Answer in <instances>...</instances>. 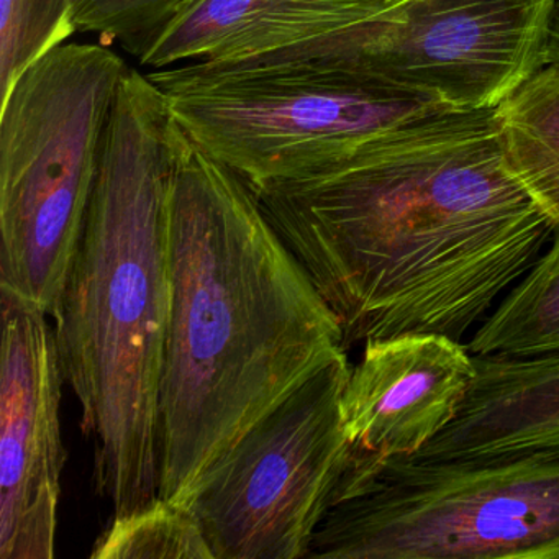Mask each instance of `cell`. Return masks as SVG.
Returning <instances> with one entry per match:
<instances>
[{"label": "cell", "mask_w": 559, "mask_h": 559, "mask_svg": "<svg viewBox=\"0 0 559 559\" xmlns=\"http://www.w3.org/2000/svg\"><path fill=\"white\" fill-rule=\"evenodd\" d=\"M251 191L346 348L421 333L463 342L556 231L510 171L497 109L412 120L320 175Z\"/></svg>", "instance_id": "obj_1"}, {"label": "cell", "mask_w": 559, "mask_h": 559, "mask_svg": "<svg viewBox=\"0 0 559 559\" xmlns=\"http://www.w3.org/2000/svg\"><path fill=\"white\" fill-rule=\"evenodd\" d=\"M169 270L159 497L185 506L248 428L348 348L250 186L185 132L169 195Z\"/></svg>", "instance_id": "obj_2"}, {"label": "cell", "mask_w": 559, "mask_h": 559, "mask_svg": "<svg viewBox=\"0 0 559 559\" xmlns=\"http://www.w3.org/2000/svg\"><path fill=\"white\" fill-rule=\"evenodd\" d=\"M181 135L162 91L129 68L80 250L51 317L64 381L94 443V489L112 519L159 497L169 195Z\"/></svg>", "instance_id": "obj_3"}, {"label": "cell", "mask_w": 559, "mask_h": 559, "mask_svg": "<svg viewBox=\"0 0 559 559\" xmlns=\"http://www.w3.org/2000/svg\"><path fill=\"white\" fill-rule=\"evenodd\" d=\"M312 559H559V451L353 454Z\"/></svg>", "instance_id": "obj_4"}, {"label": "cell", "mask_w": 559, "mask_h": 559, "mask_svg": "<svg viewBox=\"0 0 559 559\" xmlns=\"http://www.w3.org/2000/svg\"><path fill=\"white\" fill-rule=\"evenodd\" d=\"M127 71L104 45L64 41L2 96L0 286L50 317L80 250Z\"/></svg>", "instance_id": "obj_5"}, {"label": "cell", "mask_w": 559, "mask_h": 559, "mask_svg": "<svg viewBox=\"0 0 559 559\" xmlns=\"http://www.w3.org/2000/svg\"><path fill=\"white\" fill-rule=\"evenodd\" d=\"M146 76L188 139L251 189L312 178L389 130L451 112L293 64L186 63Z\"/></svg>", "instance_id": "obj_6"}, {"label": "cell", "mask_w": 559, "mask_h": 559, "mask_svg": "<svg viewBox=\"0 0 559 559\" xmlns=\"http://www.w3.org/2000/svg\"><path fill=\"white\" fill-rule=\"evenodd\" d=\"M555 2L395 0L368 21L245 61L330 71L451 112L497 109L545 68Z\"/></svg>", "instance_id": "obj_7"}, {"label": "cell", "mask_w": 559, "mask_h": 559, "mask_svg": "<svg viewBox=\"0 0 559 559\" xmlns=\"http://www.w3.org/2000/svg\"><path fill=\"white\" fill-rule=\"evenodd\" d=\"M353 366L330 362L201 474L185 506L214 559L309 558L352 457L342 399Z\"/></svg>", "instance_id": "obj_8"}, {"label": "cell", "mask_w": 559, "mask_h": 559, "mask_svg": "<svg viewBox=\"0 0 559 559\" xmlns=\"http://www.w3.org/2000/svg\"><path fill=\"white\" fill-rule=\"evenodd\" d=\"M0 559H53L67 463L50 316L0 286Z\"/></svg>", "instance_id": "obj_9"}, {"label": "cell", "mask_w": 559, "mask_h": 559, "mask_svg": "<svg viewBox=\"0 0 559 559\" xmlns=\"http://www.w3.org/2000/svg\"><path fill=\"white\" fill-rule=\"evenodd\" d=\"M474 379L473 353L450 336L366 343L342 399L352 453L378 460L420 453L454 420Z\"/></svg>", "instance_id": "obj_10"}, {"label": "cell", "mask_w": 559, "mask_h": 559, "mask_svg": "<svg viewBox=\"0 0 559 559\" xmlns=\"http://www.w3.org/2000/svg\"><path fill=\"white\" fill-rule=\"evenodd\" d=\"M395 0H202L142 61L153 70L238 63L368 21Z\"/></svg>", "instance_id": "obj_11"}, {"label": "cell", "mask_w": 559, "mask_h": 559, "mask_svg": "<svg viewBox=\"0 0 559 559\" xmlns=\"http://www.w3.org/2000/svg\"><path fill=\"white\" fill-rule=\"evenodd\" d=\"M474 359L476 379L456 417L414 457L559 451V352Z\"/></svg>", "instance_id": "obj_12"}, {"label": "cell", "mask_w": 559, "mask_h": 559, "mask_svg": "<svg viewBox=\"0 0 559 559\" xmlns=\"http://www.w3.org/2000/svg\"><path fill=\"white\" fill-rule=\"evenodd\" d=\"M510 171L559 228V68L545 67L497 107Z\"/></svg>", "instance_id": "obj_13"}, {"label": "cell", "mask_w": 559, "mask_h": 559, "mask_svg": "<svg viewBox=\"0 0 559 559\" xmlns=\"http://www.w3.org/2000/svg\"><path fill=\"white\" fill-rule=\"evenodd\" d=\"M466 346L474 356L559 352V228L542 257L471 333Z\"/></svg>", "instance_id": "obj_14"}, {"label": "cell", "mask_w": 559, "mask_h": 559, "mask_svg": "<svg viewBox=\"0 0 559 559\" xmlns=\"http://www.w3.org/2000/svg\"><path fill=\"white\" fill-rule=\"evenodd\" d=\"M91 558L214 559V552L191 509L158 497L135 512L112 519Z\"/></svg>", "instance_id": "obj_15"}, {"label": "cell", "mask_w": 559, "mask_h": 559, "mask_svg": "<svg viewBox=\"0 0 559 559\" xmlns=\"http://www.w3.org/2000/svg\"><path fill=\"white\" fill-rule=\"evenodd\" d=\"M202 0H73L74 34L116 41L142 63L150 51Z\"/></svg>", "instance_id": "obj_16"}, {"label": "cell", "mask_w": 559, "mask_h": 559, "mask_svg": "<svg viewBox=\"0 0 559 559\" xmlns=\"http://www.w3.org/2000/svg\"><path fill=\"white\" fill-rule=\"evenodd\" d=\"M73 0H0V94L74 34Z\"/></svg>", "instance_id": "obj_17"}, {"label": "cell", "mask_w": 559, "mask_h": 559, "mask_svg": "<svg viewBox=\"0 0 559 559\" xmlns=\"http://www.w3.org/2000/svg\"><path fill=\"white\" fill-rule=\"evenodd\" d=\"M545 67L559 68V0L552 9L549 24L548 45H546Z\"/></svg>", "instance_id": "obj_18"}]
</instances>
